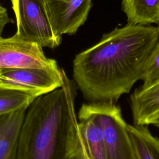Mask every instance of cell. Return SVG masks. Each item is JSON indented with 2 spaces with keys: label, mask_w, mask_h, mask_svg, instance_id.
<instances>
[{
  "label": "cell",
  "mask_w": 159,
  "mask_h": 159,
  "mask_svg": "<svg viewBox=\"0 0 159 159\" xmlns=\"http://www.w3.org/2000/svg\"><path fill=\"white\" fill-rule=\"evenodd\" d=\"M159 41L151 25L127 24L105 34L73 62L76 87L89 102L116 103L142 80L148 58Z\"/></svg>",
  "instance_id": "cell-1"
},
{
  "label": "cell",
  "mask_w": 159,
  "mask_h": 159,
  "mask_svg": "<svg viewBox=\"0 0 159 159\" xmlns=\"http://www.w3.org/2000/svg\"><path fill=\"white\" fill-rule=\"evenodd\" d=\"M76 85H63L29 106L18 139L17 159H84L86 148L75 111Z\"/></svg>",
  "instance_id": "cell-2"
},
{
  "label": "cell",
  "mask_w": 159,
  "mask_h": 159,
  "mask_svg": "<svg viewBox=\"0 0 159 159\" xmlns=\"http://www.w3.org/2000/svg\"><path fill=\"white\" fill-rule=\"evenodd\" d=\"M16 19V35L40 47H58L61 37L57 35L47 12V0H11Z\"/></svg>",
  "instance_id": "cell-3"
},
{
  "label": "cell",
  "mask_w": 159,
  "mask_h": 159,
  "mask_svg": "<svg viewBox=\"0 0 159 159\" xmlns=\"http://www.w3.org/2000/svg\"><path fill=\"white\" fill-rule=\"evenodd\" d=\"M66 73L59 68H19L0 71V88L34 94L37 96L48 93L64 82Z\"/></svg>",
  "instance_id": "cell-4"
},
{
  "label": "cell",
  "mask_w": 159,
  "mask_h": 159,
  "mask_svg": "<svg viewBox=\"0 0 159 159\" xmlns=\"http://www.w3.org/2000/svg\"><path fill=\"white\" fill-rule=\"evenodd\" d=\"M91 103L102 120L107 159H136L119 106L116 103Z\"/></svg>",
  "instance_id": "cell-5"
},
{
  "label": "cell",
  "mask_w": 159,
  "mask_h": 159,
  "mask_svg": "<svg viewBox=\"0 0 159 159\" xmlns=\"http://www.w3.org/2000/svg\"><path fill=\"white\" fill-rule=\"evenodd\" d=\"M43 48L24 40L16 34L0 37V71L19 68H44L58 66L55 60L47 58Z\"/></svg>",
  "instance_id": "cell-6"
},
{
  "label": "cell",
  "mask_w": 159,
  "mask_h": 159,
  "mask_svg": "<svg viewBox=\"0 0 159 159\" xmlns=\"http://www.w3.org/2000/svg\"><path fill=\"white\" fill-rule=\"evenodd\" d=\"M92 0L47 1V12L55 34L73 35L87 20Z\"/></svg>",
  "instance_id": "cell-7"
},
{
  "label": "cell",
  "mask_w": 159,
  "mask_h": 159,
  "mask_svg": "<svg viewBox=\"0 0 159 159\" xmlns=\"http://www.w3.org/2000/svg\"><path fill=\"white\" fill-rule=\"evenodd\" d=\"M78 129L89 159H107L104 128L99 114L91 102L78 112Z\"/></svg>",
  "instance_id": "cell-8"
},
{
  "label": "cell",
  "mask_w": 159,
  "mask_h": 159,
  "mask_svg": "<svg viewBox=\"0 0 159 159\" xmlns=\"http://www.w3.org/2000/svg\"><path fill=\"white\" fill-rule=\"evenodd\" d=\"M130 100L134 124L149 125L159 114V81L147 88L135 89Z\"/></svg>",
  "instance_id": "cell-9"
},
{
  "label": "cell",
  "mask_w": 159,
  "mask_h": 159,
  "mask_svg": "<svg viewBox=\"0 0 159 159\" xmlns=\"http://www.w3.org/2000/svg\"><path fill=\"white\" fill-rule=\"evenodd\" d=\"M27 109L0 116V159H17L19 135Z\"/></svg>",
  "instance_id": "cell-10"
},
{
  "label": "cell",
  "mask_w": 159,
  "mask_h": 159,
  "mask_svg": "<svg viewBox=\"0 0 159 159\" xmlns=\"http://www.w3.org/2000/svg\"><path fill=\"white\" fill-rule=\"evenodd\" d=\"M122 9L128 24L147 25L159 22V0H122Z\"/></svg>",
  "instance_id": "cell-11"
},
{
  "label": "cell",
  "mask_w": 159,
  "mask_h": 159,
  "mask_svg": "<svg viewBox=\"0 0 159 159\" xmlns=\"http://www.w3.org/2000/svg\"><path fill=\"white\" fill-rule=\"evenodd\" d=\"M127 127L136 159H159V139L151 134L147 125L127 124Z\"/></svg>",
  "instance_id": "cell-12"
},
{
  "label": "cell",
  "mask_w": 159,
  "mask_h": 159,
  "mask_svg": "<svg viewBox=\"0 0 159 159\" xmlns=\"http://www.w3.org/2000/svg\"><path fill=\"white\" fill-rule=\"evenodd\" d=\"M37 97L34 94L0 88V116L28 107Z\"/></svg>",
  "instance_id": "cell-13"
},
{
  "label": "cell",
  "mask_w": 159,
  "mask_h": 159,
  "mask_svg": "<svg viewBox=\"0 0 159 159\" xmlns=\"http://www.w3.org/2000/svg\"><path fill=\"white\" fill-rule=\"evenodd\" d=\"M142 80V89L147 88L159 81V41L148 58Z\"/></svg>",
  "instance_id": "cell-14"
},
{
  "label": "cell",
  "mask_w": 159,
  "mask_h": 159,
  "mask_svg": "<svg viewBox=\"0 0 159 159\" xmlns=\"http://www.w3.org/2000/svg\"><path fill=\"white\" fill-rule=\"evenodd\" d=\"M11 22L6 9L0 4V37L6 25Z\"/></svg>",
  "instance_id": "cell-15"
},
{
  "label": "cell",
  "mask_w": 159,
  "mask_h": 159,
  "mask_svg": "<svg viewBox=\"0 0 159 159\" xmlns=\"http://www.w3.org/2000/svg\"><path fill=\"white\" fill-rule=\"evenodd\" d=\"M150 124H153L155 127L159 128V114L150 121Z\"/></svg>",
  "instance_id": "cell-16"
},
{
  "label": "cell",
  "mask_w": 159,
  "mask_h": 159,
  "mask_svg": "<svg viewBox=\"0 0 159 159\" xmlns=\"http://www.w3.org/2000/svg\"><path fill=\"white\" fill-rule=\"evenodd\" d=\"M85 159H89V157H88V153H87V152H86V155Z\"/></svg>",
  "instance_id": "cell-17"
},
{
  "label": "cell",
  "mask_w": 159,
  "mask_h": 159,
  "mask_svg": "<svg viewBox=\"0 0 159 159\" xmlns=\"http://www.w3.org/2000/svg\"><path fill=\"white\" fill-rule=\"evenodd\" d=\"M157 28H158V30H159V22L158 23V27H157Z\"/></svg>",
  "instance_id": "cell-18"
},
{
  "label": "cell",
  "mask_w": 159,
  "mask_h": 159,
  "mask_svg": "<svg viewBox=\"0 0 159 159\" xmlns=\"http://www.w3.org/2000/svg\"><path fill=\"white\" fill-rule=\"evenodd\" d=\"M47 1H53V0H47Z\"/></svg>",
  "instance_id": "cell-19"
}]
</instances>
